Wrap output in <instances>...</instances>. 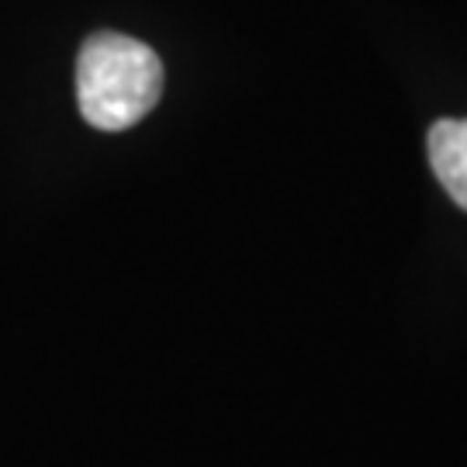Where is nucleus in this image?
Returning <instances> with one entry per match:
<instances>
[{
	"label": "nucleus",
	"mask_w": 467,
	"mask_h": 467,
	"mask_svg": "<svg viewBox=\"0 0 467 467\" xmlns=\"http://www.w3.org/2000/svg\"><path fill=\"white\" fill-rule=\"evenodd\" d=\"M163 94L160 56L129 35H90L77 59V100L87 125L121 132L150 115Z\"/></svg>",
	"instance_id": "nucleus-1"
},
{
	"label": "nucleus",
	"mask_w": 467,
	"mask_h": 467,
	"mask_svg": "<svg viewBox=\"0 0 467 467\" xmlns=\"http://www.w3.org/2000/svg\"><path fill=\"white\" fill-rule=\"evenodd\" d=\"M430 167L467 212V118H443L430 129Z\"/></svg>",
	"instance_id": "nucleus-2"
}]
</instances>
